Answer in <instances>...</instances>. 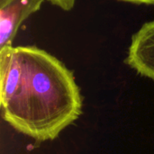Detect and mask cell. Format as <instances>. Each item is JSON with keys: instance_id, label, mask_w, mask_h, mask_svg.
Returning <instances> with one entry per match:
<instances>
[{"instance_id": "3", "label": "cell", "mask_w": 154, "mask_h": 154, "mask_svg": "<svg viewBox=\"0 0 154 154\" xmlns=\"http://www.w3.org/2000/svg\"><path fill=\"white\" fill-rule=\"evenodd\" d=\"M45 0H0V49L13 46L23 23L40 10Z\"/></svg>"}, {"instance_id": "4", "label": "cell", "mask_w": 154, "mask_h": 154, "mask_svg": "<svg viewBox=\"0 0 154 154\" xmlns=\"http://www.w3.org/2000/svg\"><path fill=\"white\" fill-rule=\"evenodd\" d=\"M48 1L54 6L59 7L60 9L65 12H69L74 8L77 0H48Z\"/></svg>"}, {"instance_id": "5", "label": "cell", "mask_w": 154, "mask_h": 154, "mask_svg": "<svg viewBox=\"0 0 154 154\" xmlns=\"http://www.w3.org/2000/svg\"><path fill=\"white\" fill-rule=\"evenodd\" d=\"M117 1L138 5H148V6H153L154 7V0H117Z\"/></svg>"}, {"instance_id": "2", "label": "cell", "mask_w": 154, "mask_h": 154, "mask_svg": "<svg viewBox=\"0 0 154 154\" xmlns=\"http://www.w3.org/2000/svg\"><path fill=\"white\" fill-rule=\"evenodd\" d=\"M125 61L137 74L154 82V19L133 34Z\"/></svg>"}, {"instance_id": "1", "label": "cell", "mask_w": 154, "mask_h": 154, "mask_svg": "<svg viewBox=\"0 0 154 154\" xmlns=\"http://www.w3.org/2000/svg\"><path fill=\"white\" fill-rule=\"evenodd\" d=\"M3 119L38 143L55 140L82 115L83 97L73 72L39 47L0 49Z\"/></svg>"}]
</instances>
